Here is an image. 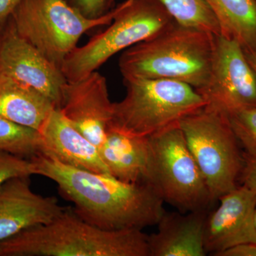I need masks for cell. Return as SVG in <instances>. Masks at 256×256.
<instances>
[{
    "label": "cell",
    "mask_w": 256,
    "mask_h": 256,
    "mask_svg": "<svg viewBox=\"0 0 256 256\" xmlns=\"http://www.w3.org/2000/svg\"><path fill=\"white\" fill-rule=\"evenodd\" d=\"M31 160L36 175L54 182L74 204L75 213L98 228L142 230L156 226L164 213V202L150 184L126 182L111 174L79 169L45 152Z\"/></svg>",
    "instance_id": "1"
},
{
    "label": "cell",
    "mask_w": 256,
    "mask_h": 256,
    "mask_svg": "<svg viewBox=\"0 0 256 256\" xmlns=\"http://www.w3.org/2000/svg\"><path fill=\"white\" fill-rule=\"evenodd\" d=\"M148 236L141 229L98 228L65 208L50 223L0 242V256H150Z\"/></svg>",
    "instance_id": "2"
},
{
    "label": "cell",
    "mask_w": 256,
    "mask_h": 256,
    "mask_svg": "<svg viewBox=\"0 0 256 256\" xmlns=\"http://www.w3.org/2000/svg\"><path fill=\"white\" fill-rule=\"evenodd\" d=\"M215 36L174 22L122 52L120 70L124 78L169 79L200 90L210 78Z\"/></svg>",
    "instance_id": "3"
},
{
    "label": "cell",
    "mask_w": 256,
    "mask_h": 256,
    "mask_svg": "<svg viewBox=\"0 0 256 256\" xmlns=\"http://www.w3.org/2000/svg\"><path fill=\"white\" fill-rule=\"evenodd\" d=\"M126 95L114 102L109 127L150 137L206 106L201 94L185 82L169 79L124 78Z\"/></svg>",
    "instance_id": "4"
},
{
    "label": "cell",
    "mask_w": 256,
    "mask_h": 256,
    "mask_svg": "<svg viewBox=\"0 0 256 256\" xmlns=\"http://www.w3.org/2000/svg\"><path fill=\"white\" fill-rule=\"evenodd\" d=\"M105 31L74 48L60 70L73 82L96 72L112 56L154 36L175 20L158 0H126Z\"/></svg>",
    "instance_id": "5"
},
{
    "label": "cell",
    "mask_w": 256,
    "mask_h": 256,
    "mask_svg": "<svg viewBox=\"0 0 256 256\" xmlns=\"http://www.w3.org/2000/svg\"><path fill=\"white\" fill-rule=\"evenodd\" d=\"M214 202L235 190L244 165V153L225 114L208 106L180 122Z\"/></svg>",
    "instance_id": "6"
},
{
    "label": "cell",
    "mask_w": 256,
    "mask_h": 256,
    "mask_svg": "<svg viewBox=\"0 0 256 256\" xmlns=\"http://www.w3.org/2000/svg\"><path fill=\"white\" fill-rule=\"evenodd\" d=\"M148 141L146 182L156 188L164 203L183 213L210 210L214 202L180 124L150 136Z\"/></svg>",
    "instance_id": "7"
},
{
    "label": "cell",
    "mask_w": 256,
    "mask_h": 256,
    "mask_svg": "<svg viewBox=\"0 0 256 256\" xmlns=\"http://www.w3.org/2000/svg\"><path fill=\"white\" fill-rule=\"evenodd\" d=\"M117 9L90 18L66 0H22L10 18L20 36L60 68L82 35L108 25Z\"/></svg>",
    "instance_id": "8"
},
{
    "label": "cell",
    "mask_w": 256,
    "mask_h": 256,
    "mask_svg": "<svg viewBox=\"0 0 256 256\" xmlns=\"http://www.w3.org/2000/svg\"><path fill=\"white\" fill-rule=\"evenodd\" d=\"M196 92L222 114L256 108V73L238 42L216 35L210 78Z\"/></svg>",
    "instance_id": "9"
},
{
    "label": "cell",
    "mask_w": 256,
    "mask_h": 256,
    "mask_svg": "<svg viewBox=\"0 0 256 256\" xmlns=\"http://www.w3.org/2000/svg\"><path fill=\"white\" fill-rule=\"evenodd\" d=\"M0 73L33 88L60 108L67 82L62 70L20 36L10 18L1 32Z\"/></svg>",
    "instance_id": "10"
},
{
    "label": "cell",
    "mask_w": 256,
    "mask_h": 256,
    "mask_svg": "<svg viewBox=\"0 0 256 256\" xmlns=\"http://www.w3.org/2000/svg\"><path fill=\"white\" fill-rule=\"evenodd\" d=\"M58 109L79 132L100 148L114 112L104 76L96 70L80 80L67 82Z\"/></svg>",
    "instance_id": "11"
},
{
    "label": "cell",
    "mask_w": 256,
    "mask_h": 256,
    "mask_svg": "<svg viewBox=\"0 0 256 256\" xmlns=\"http://www.w3.org/2000/svg\"><path fill=\"white\" fill-rule=\"evenodd\" d=\"M218 201L220 205L208 212L205 222L206 254L218 256L238 244H256V192L240 184Z\"/></svg>",
    "instance_id": "12"
},
{
    "label": "cell",
    "mask_w": 256,
    "mask_h": 256,
    "mask_svg": "<svg viewBox=\"0 0 256 256\" xmlns=\"http://www.w3.org/2000/svg\"><path fill=\"white\" fill-rule=\"evenodd\" d=\"M30 178H11L0 188V242L50 223L65 210L56 197L35 193Z\"/></svg>",
    "instance_id": "13"
},
{
    "label": "cell",
    "mask_w": 256,
    "mask_h": 256,
    "mask_svg": "<svg viewBox=\"0 0 256 256\" xmlns=\"http://www.w3.org/2000/svg\"><path fill=\"white\" fill-rule=\"evenodd\" d=\"M40 132L43 142L42 152L74 168L110 174L98 148L79 132L60 109L52 111Z\"/></svg>",
    "instance_id": "14"
},
{
    "label": "cell",
    "mask_w": 256,
    "mask_h": 256,
    "mask_svg": "<svg viewBox=\"0 0 256 256\" xmlns=\"http://www.w3.org/2000/svg\"><path fill=\"white\" fill-rule=\"evenodd\" d=\"M210 210L168 212L148 236L150 256H205L204 226Z\"/></svg>",
    "instance_id": "15"
},
{
    "label": "cell",
    "mask_w": 256,
    "mask_h": 256,
    "mask_svg": "<svg viewBox=\"0 0 256 256\" xmlns=\"http://www.w3.org/2000/svg\"><path fill=\"white\" fill-rule=\"evenodd\" d=\"M99 152L114 178L126 182H146L150 162L148 137L132 136L109 127Z\"/></svg>",
    "instance_id": "16"
},
{
    "label": "cell",
    "mask_w": 256,
    "mask_h": 256,
    "mask_svg": "<svg viewBox=\"0 0 256 256\" xmlns=\"http://www.w3.org/2000/svg\"><path fill=\"white\" fill-rule=\"evenodd\" d=\"M56 108L33 88L0 73V117L40 131Z\"/></svg>",
    "instance_id": "17"
},
{
    "label": "cell",
    "mask_w": 256,
    "mask_h": 256,
    "mask_svg": "<svg viewBox=\"0 0 256 256\" xmlns=\"http://www.w3.org/2000/svg\"><path fill=\"white\" fill-rule=\"evenodd\" d=\"M220 35L238 42L244 50L256 48V0H205Z\"/></svg>",
    "instance_id": "18"
},
{
    "label": "cell",
    "mask_w": 256,
    "mask_h": 256,
    "mask_svg": "<svg viewBox=\"0 0 256 256\" xmlns=\"http://www.w3.org/2000/svg\"><path fill=\"white\" fill-rule=\"evenodd\" d=\"M175 22L183 25L220 35L214 15L205 0H158Z\"/></svg>",
    "instance_id": "19"
},
{
    "label": "cell",
    "mask_w": 256,
    "mask_h": 256,
    "mask_svg": "<svg viewBox=\"0 0 256 256\" xmlns=\"http://www.w3.org/2000/svg\"><path fill=\"white\" fill-rule=\"evenodd\" d=\"M0 150L31 159L43 151L41 133L0 117Z\"/></svg>",
    "instance_id": "20"
},
{
    "label": "cell",
    "mask_w": 256,
    "mask_h": 256,
    "mask_svg": "<svg viewBox=\"0 0 256 256\" xmlns=\"http://www.w3.org/2000/svg\"><path fill=\"white\" fill-rule=\"evenodd\" d=\"M244 154L256 156V108L225 114Z\"/></svg>",
    "instance_id": "21"
},
{
    "label": "cell",
    "mask_w": 256,
    "mask_h": 256,
    "mask_svg": "<svg viewBox=\"0 0 256 256\" xmlns=\"http://www.w3.org/2000/svg\"><path fill=\"white\" fill-rule=\"evenodd\" d=\"M32 175H36V170L31 159L0 150V188L11 178Z\"/></svg>",
    "instance_id": "22"
},
{
    "label": "cell",
    "mask_w": 256,
    "mask_h": 256,
    "mask_svg": "<svg viewBox=\"0 0 256 256\" xmlns=\"http://www.w3.org/2000/svg\"><path fill=\"white\" fill-rule=\"evenodd\" d=\"M116 0H75L74 8L88 18H100L114 8Z\"/></svg>",
    "instance_id": "23"
},
{
    "label": "cell",
    "mask_w": 256,
    "mask_h": 256,
    "mask_svg": "<svg viewBox=\"0 0 256 256\" xmlns=\"http://www.w3.org/2000/svg\"><path fill=\"white\" fill-rule=\"evenodd\" d=\"M239 181L240 184L256 192V156L244 154V165Z\"/></svg>",
    "instance_id": "24"
},
{
    "label": "cell",
    "mask_w": 256,
    "mask_h": 256,
    "mask_svg": "<svg viewBox=\"0 0 256 256\" xmlns=\"http://www.w3.org/2000/svg\"><path fill=\"white\" fill-rule=\"evenodd\" d=\"M218 256H256V244H238L220 252Z\"/></svg>",
    "instance_id": "25"
},
{
    "label": "cell",
    "mask_w": 256,
    "mask_h": 256,
    "mask_svg": "<svg viewBox=\"0 0 256 256\" xmlns=\"http://www.w3.org/2000/svg\"><path fill=\"white\" fill-rule=\"evenodd\" d=\"M22 1V0H0V28H4Z\"/></svg>",
    "instance_id": "26"
},
{
    "label": "cell",
    "mask_w": 256,
    "mask_h": 256,
    "mask_svg": "<svg viewBox=\"0 0 256 256\" xmlns=\"http://www.w3.org/2000/svg\"><path fill=\"white\" fill-rule=\"evenodd\" d=\"M249 64L256 73V48L254 50H244Z\"/></svg>",
    "instance_id": "27"
},
{
    "label": "cell",
    "mask_w": 256,
    "mask_h": 256,
    "mask_svg": "<svg viewBox=\"0 0 256 256\" xmlns=\"http://www.w3.org/2000/svg\"><path fill=\"white\" fill-rule=\"evenodd\" d=\"M255 223L256 226V212H255Z\"/></svg>",
    "instance_id": "28"
},
{
    "label": "cell",
    "mask_w": 256,
    "mask_h": 256,
    "mask_svg": "<svg viewBox=\"0 0 256 256\" xmlns=\"http://www.w3.org/2000/svg\"><path fill=\"white\" fill-rule=\"evenodd\" d=\"M2 30H3V28H2ZM1 32H2V31L0 32V43H1Z\"/></svg>",
    "instance_id": "29"
},
{
    "label": "cell",
    "mask_w": 256,
    "mask_h": 256,
    "mask_svg": "<svg viewBox=\"0 0 256 256\" xmlns=\"http://www.w3.org/2000/svg\"><path fill=\"white\" fill-rule=\"evenodd\" d=\"M2 30V28H0V32H1Z\"/></svg>",
    "instance_id": "30"
}]
</instances>
